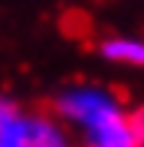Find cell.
Returning a JSON list of instances; mask_svg holds the SVG:
<instances>
[{
	"label": "cell",
	"mask_w": 144,
	"mask_h": 147,
	"mask_svg": "<svg viewBox=\"0 0 144 147\" xmlns=\"http://www.w3.org/2000/svg\"><path fill=\"white\" fill-rule=\"evenodd\" d=\"M0 147H75L57 114L33 111L0 93Z\"/></svg>",
	"instance_id": "cell-2"
},
{
	"label": "cell",
	"mask_w": 144,
	"mask_h": 147,
	"mask_svg": "<svg viewBox=\"0 0 144 147\" xmlns=\"http://www.w3.org/2000/svg\"><path fill=\"white\" fill-rule=\"evenodd\" d=\"M54 114L84 147H144V111H129L99 84L66 87L54 102Z\"/></svg>",
	"instance_id": "cell-1"
},
{
	"label": "cell",
	"mask_w": 144,
	"mask_h": 147,
	"mask_svg": "<svg viewBox=\"0 0 144 147\" xmlns=\"http://www.w3.org/2000/svg\"><path fill=\"white\" fill-rule=\"evenodd\" d=\"M99 54L117 66H144V39L108 36L99 42Z\"/></svg>",
	"instance_id": "cell-3"
}]
</instances>
